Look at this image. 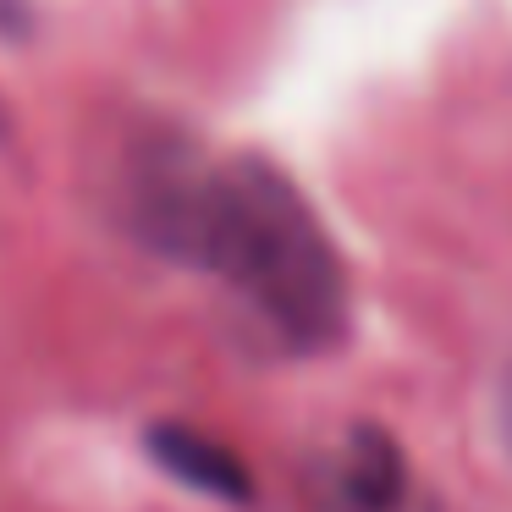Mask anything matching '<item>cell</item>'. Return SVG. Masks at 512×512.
I'll use <instances>...</instances> for the list:
<instances>
[{
    "label": "cell",
    "instance_id": "7a4b0ae2",
    "mask_svg": "<svg viewBox=\"0 0 512 512\" xmlns=\"http://www.w3.org/2000/svg\"><path fill=\"white\" fill-rule=\"evenodd\" d=\"M325 490H331V512H402L408 507V463L386 430L358 424Z\"/></svg>",
    "mask_w": 512,
    "mask_h": 512
},
{
    "label": "cell",
    "instance_id": "277c9868",
    "mask_svg": "<svg viewBox=\"0 0 512 512\" xmlns=\"http://www.w3.org/2000/svg\"><path fill=\"white\" fill-rule=\"evenodd\" d=\"M496 430H501V446L512 452V369L501 375V391H496Z\"/></svg>",
    "mask_w": 512,
    "mask_h": 512
},
{
    "label": "cell",
    "instance_id": "6da1fadb",
    "mask_svg": "<svg viewBox=\"0 0 512 512\" xmlns=\"http://www.w3.org/2000/svg\"><path fill=\"white\" fill-rule=\"evenodd\" d=\"M182 265L221 276L287 353H325L347 331V270L298 182L259 155L215 160Z\"/></svg>",
    "mask_w": 512,
    "mask_h": 512
},
{
    "label": "cell",
    "instance_id": "3957f363",
    "mask_svg": "<svg viewBox=\"0 0 512 512\" xmlns=\"http://www.w3.org/2000/svg\"><path fill=\"white\" fill-rule=\"evenodd\" d=\"M144 446L171 479L204 490V496H215V501H248L254 496V479H248L243 457H237L232 446L210 441L204 430H188V424H155V430L144 435Z\"/></svg>",
    "mask_w": 512,
    "mask_h": 512
}]
</instances>
